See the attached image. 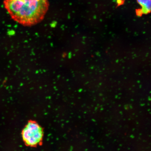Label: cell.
<instances>
[{
  "mask_svg": "<svg viewBox=\"0 0 151 151\" xmlns=\"http://www.w3.org/2000/svg\"><path fill=\"white\" fill-rule=\"evenodd\" d=\"M4 4L12 19L25 26L40 22L49 7L48 0H4Z\"/></svg>",
  "mask_w": 151,
  "mask_h": 151,
  "instance_id": "6da1fadb",
  "label": "cell"
},
{
  "mask_svg": "<svg viewBox=\"0 0 151 151\" xmlns=\"http://www.w3.org/2000/svg\"><path fill=\"white\" fill-rule=\"evenodd\" d=\"M138 3L142 7L143 14H148L150 11L151 0H137Z\"/></svg>",
  "mask_w": 151,
  "mask_h": 151,
  "instance_id": "3957f363",
  "label": "cell"
},
{
  "mask_svg": "<svg viewBox=\"0 0 151 151\" xmlns=\"http://www.w3.org/2000/svg\"><path fill=\"white\" fill-rule=\"evenodd\" d=\"M22 135L26 145L31 147L36 146L42 142L43 129L37 122L31 121L28 123L22 130Z\"/></svg>",
  "mask_w": 151,
  "mask_h": 151,
  "instance_id": "7a4b0ae2",
  "label": "cell"
}]
</instances>
